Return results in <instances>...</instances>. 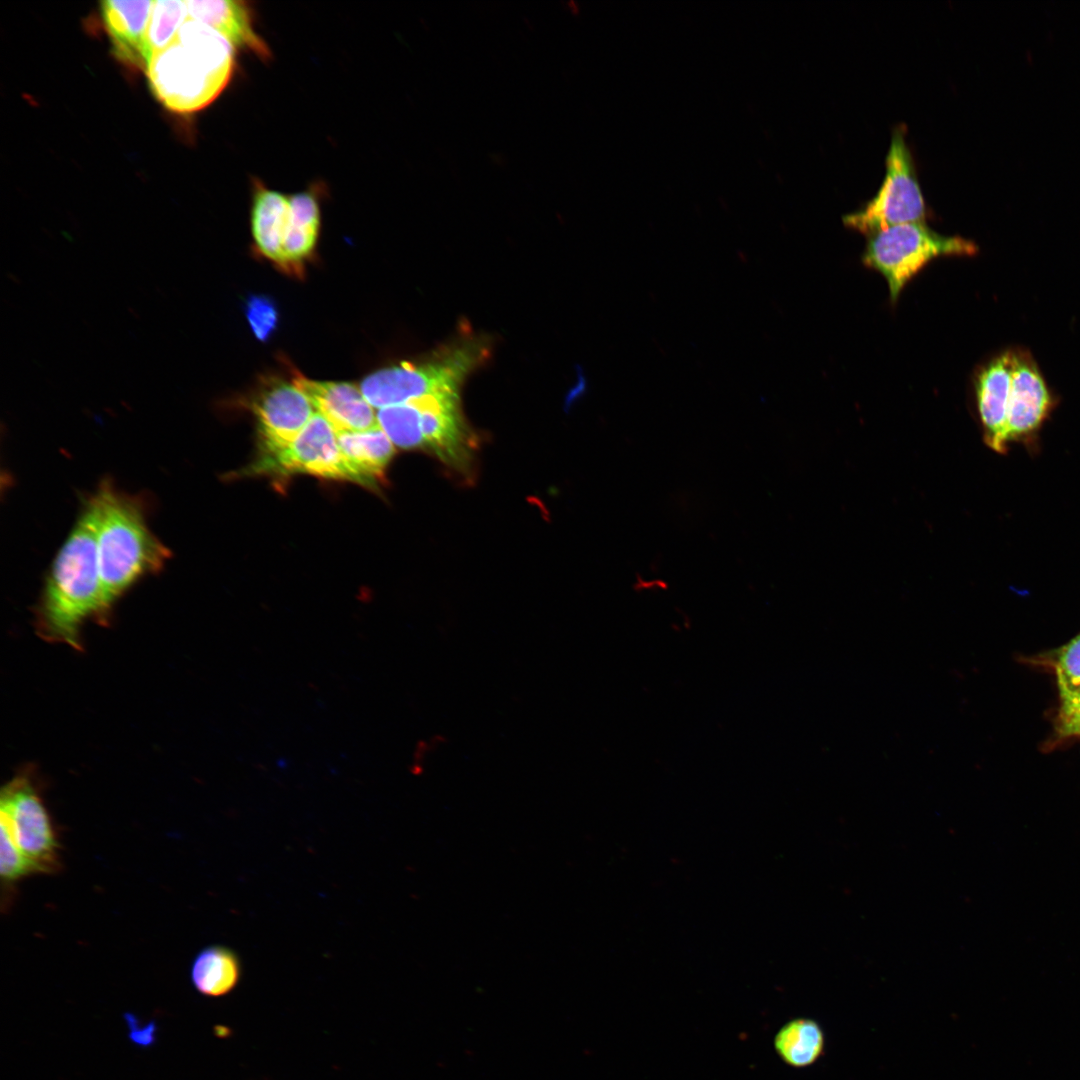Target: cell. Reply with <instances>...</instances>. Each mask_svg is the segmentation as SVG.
<instances>
[{
    "mask_svg": "<svg viewBox=\"0 0 1080 1080\" xmlns=\"http://www.w3.org/2000/svg\"><path fill=\"white\" fill-rule=\"evenodd\" d=\"M88 499L95 516L105 621L118 598L144 576L158 573L171 552L150 530L140 497L105 479Z\"/></svg>",
    "mask_w": 1080,
    "mask_h": 1080,
    "instance_id": "1",
    "label": "cell"
},
{
    "mask_svg": "<svg viewBox=\"0 0 1080 1080\" xmlns=\"http://www.w3.org/2000/svg\"><path fill=\"white\" fill-rule=\"evenodd\" d=\"M92 616L102 620V594L95 516L87 499L51 564L35 626L42 639L80 650L81 627Z\"/></svg>",
    "mask_w": 1080,
    "mask_h": 1080,
    "instance_id": "2",
    "label": "cell"
},
{
    "mask_svg": "<svg viewBox=\"0 0 1080 1080\" xmlns=\"http://www.w3.org/2000/svg\"><path fill=\"white\" fill-rule=\"evenodd\" d=\"M234 46L214 28L187 19L175 40L150 60L146 75L155 97L175 113L212 103L232 76Z\"/></svg>",
    "mask_w": 1080,
    "mask_h": 1080,
    "instance_id": "3",
    "label": "cell"
},
{
    "mask_svg": "<svg viewBox=\"0 0 1080 1080\" xmlns=\"http://www.w3.org/2000/svg\"><path fill=\"white\" fill-rule=\"evenodd\" d=\"M488 354L486 342L471 338L448 346L427 360L377 370L365 377L359 387L377 409L440 391H459L464 379L487 360Z\"/></svg>",
    "mask_w": 1080,
    "mask_h": 1080,
    "instance_id": "4",
    "label": "cell"
},
{
    "mask_svg": "<svg viewBox=\"0 0 1080 1080\" xmlns=\"http://www.w3.org/2000/svg\"><path fill=\"white\" fill-rule=\"evenodd\" d=\"M978 248L959 236H943L924 222L895 225L869 235L863 263L881 273L896 301L908 281L940 256L975 255Z\"/></svg>",
    "mask_w": 1080,
    "mask_h": 1080,
    "instance_id": "5",
    "label": "cell"
},
{
    "mask_svg": "<svg viewBox=\"0 0 1080 1080\" xmlns=\"http://www.w3.org/2000/svg\"><path fill=\"white\" fill-rule=\"evenodd\" d=\"M926 214L911 153L900 129L894 131L886 157V173L876 195L861 209L843 217L846 226L868 236L910 222H923Z\"/></svg>",
    "mask_w": 1080,
    "mask_h": 1080,
    "instance_id": "6",
    "label": "cell"
},
{
    "mask_svg": "<svg viewBox=\"0 0 1080 1080\" xmlns=\"http://www.w3.org/2000/svg\"><path fill=\"white\" fill-rule=\"evenodd\" d=\"M4 821L34 874H54L61 867V846L49 811L31 775L20 773L1 790Z\"/></svg>",
    "mask_w": 1080,
    "mask_h": 1080,
    "instance_id": "7",
    "label": "cell"
},
{
    "mask_svg": "<svg viewBox=\"0 0 1080 1080\" xmlns=\"http://www.w3.org/2000/svg\"><path fill=\"white\" fill-rule=\"evenodd\" d=\"M238 477L266 475L289 477L310 474L317 477L350 481L338 444L335 428L315 412L306 426L289 444L272 451H258L255 460L238 472Z\"/></svg>",
    "mask_w": 1080,
    "mask_h": 1080,
    "instance_id": "8",
    "label": "cell"
},
{
    "mask_svg": "<svg viewBox=\"0 0 1080 1080\" xmlns=\"http://www.w3.org/2000/svg\"><path fill=\"white\" fill-rule=\"evenodd\" d=\"M412 401L420 413L422 450L456 472L469 475L477 445L463 417L459 391H440Z\"/></svg>",
    "mask_w": 1080,
    "mask_h": 1080,
    "instance_id": "9",
    "label": "cell"
},
{
    "mask_svg": "<svg viewBox=\"0 0 1080 1080\" xmlns=\"http://www.w3.org/2000/svg\"><path fill=\"white\" fill-rule=\"evenodd\" d=\"M250 409L258 425V451L281 448L301 432L314 415L307 396L292 382L264 379L253 395Z\"/></svg>",
    "mask_w": 1080,
    "mask_h": 1080,
    "instance_id": "10",
    "label": "cell"
},
{
    "mask_svg": "<svg viewBox=\"0 0 1080 1080\" xmlns=\"http://www.w3.org/2000/svg\"><path fill=\"white\" fill-rule=\"evenodd\" d=\"M1053 405V394L1032 353L1020 346L1012 347L1006 444L1036 432Z\"/></svg>",
    "mask_w": 1080,
    "mask_h": 1080,
    "instance_id": "11",
    "label": "cell"
},
{
    "mask_svg": "<svg viewBox=\"0 0 1080 1080\" xmlns=\"http://www.w3.org/2000/svg\"><path fill=\"white\" fill-rule=\"evenodd\" d=\"M292 382L337 432L362 431L378 425L376 413L359 386L311 380L296 370H293Z\"/></svg>",
    "mask_w": 1080,
    "mask_h": 1080,
    "instance_id": "12",
    "label": "cell"
},
{
    "mask_svg": "<svg viewBox=\"0 0 1080 1080\" xmlns=\"http://www.w3.org/2000/svg\"><path fill=\"white\" fill-rule=\"evenodd\" d=\"M1011 385V348L984 363L975 377V395L984 440L995 451L1006 449L1005 427Z\"/></svg>",
    "mask_w": 1080,
    "mask_h": 1080,
    "instance_id": "13",
    "label": "cell"
},
{
    "mask_svg": "<svg viewBox=\"0 0 1080 1080\" xmlns=\"http://www.w3.org/2000/svg\"><path fill=\"white\" fill-rule=\"evenodd\" d=\"M154 1L100 3V14L109 35L113 55L134 69H147L145 35Z\"/></svg>",
    "mask_w": 1080,
    "mask_h": 1080,
    "instance_id": "14",
    "label": "cell"
},
{
    "mask_svg": "<svg viewBox=\"0 0 1080 1080\" xmlns=\"http://www.w3.org/2000/svg\"><path fill=\"white\" fill-rule=\"evenodd\" d=\"M190 19L202 22L221 33L234 47L246 49L262 60L272 53L265 40L256 32L251 9L239 0L185 1Z\"/></svg>",
    "mask_w": 1080,
    "mask_h": 1080,
    "instance_id": "15",
    "label": "cell"
},
{
    "mask_svg": "<svg viewBox=\"0 0 1080 1080\" xmlns=\"http://www.w3.org/2000/svg\"><path fill=\"white\" fill-rule=\"evenodd\" d=\"M338 444L350 481L377 489L395 454V445L377 425L362 431L337 432Z\"/></svg>",
    "mask_w": 1080,
    "mask_h": 1080,
    "instance_id": "16",
    "label": "cell"
},
{
    "mask_svg": "<svg viewBox=\"0 0 1080 1080\" xmlns=\"http://www.w3.org/2000/svg\"><path fill=\"white\" fill-rule=\"evenodd\" d=\"M251 230L256 249L265 258L281 267L282 242L288 221L289 197L254 182Z\"/></svg>",
    "mask_w": 1080,
    "mask_h": 1080,
    "instance_id": "17",
    "label": "cell"
},
{
    "mask_svg": "<svg viewBox=\"0 0 1080 1080\" xmlns=\"http://www.w3.org/2000/svg\"><path fill=\"white\" fill-rule=\"evenodd\" d=\"M240 975L239 958L231 949L222 945L203 948L191 966L193 985L200 993L211 997L223 996L233 990Z\"/></svg>",
    "mask_w": 1080,
    "mask_h": 1080,
    "instance_id": "18",
    "label": "cell"
},
{
    "mask_svg": "<svg viewBox=\"0 0 1080 1080\" xmlns=\"http://www.w3.org/2000/svg\"><path fill=\"white\" fill-rule=\"evenodd\" d=\"M824 1033L820 1025L808 1018H796L785 1023L774 1037V1048L781 1060L794 1068L814 1064L824 1052Z\"/></svg>",
    "mask_w": 1080,
    "mask_h": 1080,
    "instance_id": "19",
    "label": "cell"
},
{
    "mask_svg": "<svg viewBox=\"0 0 1080 1080\" xmlns=\"http://www.w3.org/2000/svg\"><path fill=\"white\" fill-rule=\"evenodd\" d=\"M188 10L185 1H154L145 35V58L147 66L151 58L165 49L176 38L177 33L187 20Z\"/></svg>",
    "mask_w": 1080,
    "mask_h": 1080,
    "instance_id": "20",
    "label": "cell"
},
{
    "mask_svg": "<svg viewBox=\"0 0 1080 1080\" xmlns=\"http://www.w3.org/2000/svg\"><path fill=\"white\" fill-rule=\"evenodd\" d=\"M376 418L379 427L386 433L395 447L404 450H422L423 437L420 413L412 400L378 409Z\"/></svg>",
    "mask_w": 1080,
    "mask_h": 1080,
    "instance_id": "21",
    "label": "cell"
},
{
    "mask_svg": "<svg viewBox=\"0 0 1080 1080\" xmlns=\"http://www.w3.org/2000/svg\"><path fill=\"white\" fill-rule=\"evenodd\" d=\"M0 874L2 885V908L11 904L16 884L34 874L30 864L18 848L8 825L1 820Z\"/></svg>",
    "mask_w": 1080,
    "mask_h": 1080,
    "instance_id": "22",
    "label": "cell"
},
{
    "mask_svg": "<svg viewBox=\"0 0 1080 1080\" xmlns=\"http://www.w3.org/2000/svg\"><path fill=\"white\" fill-rule=\"evenodd\" d=\"M1055 669L1061 698L1080 692V634L1057 652Z\"/></svg>",
    "mask_w": 1080,
    "mask_h": 1080,
    "instance_id": "23",
    "label": "cell"
},
{
    "mask_svg": "<svg viewBox=\"0 0 1080 1080\" xmlns=\"http://www.w3.org/2000/svg\"><path fill=\"white\" fill-rule=\"evenodd\" d=\"M246 316L254 335L266 341L277 328L279 315L276 305L267 296H251L246 303Z\"/></svg>",
    "mask_w": 1080,
    "mask_h": 1080,
    "instance_id": "24",
    "label": "cell"
},
{
    "mask_svg": "<svg viewBox=\"0 0 1080 1080\" xmlns=\"http://www.w3.org/2000/svg\"><path fill=\"white\" fill-rule=\"evenodd\" d=\"M1062 707L1060 718L1080 715V692L1069 697L1061 698Z\"/></svg>",
    "mask_w": 1080,
    "mask_h": 1080,
    "instance_id": "25",
    "label": "cell"
},
{
    "mask_svg": "<svg viewBox=\"0 0 1080 1080\" xmlns=\"http://www.w3.org/2000/svg\"><path fill=\"white\" fill-rule=\"evenodd\" d=\"M1059 730L1064 736L1080 735V715L1060 718Z\"/></svg>",
    "mask_w": 1080,
    "mask_h": 1080,
    "instance_id": "26",
    "label": "cell"
}]
</instances>
